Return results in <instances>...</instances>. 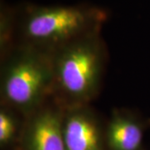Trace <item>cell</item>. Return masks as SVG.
<instances>
[{
    "mask_svg": "<svg viewBox=\"0 0 150 150\" xmlns=\"http://www.w3.org/2000/svg\"><path fill=\"white\" fill-rule=\"evenodd\" d=\"M52 54L25 44H16L0 59V103L24 115L53 98Z\"/></svg>",
    "mask_w": 150,
    "mask_h": 150,
    "instance_id": "3957f363",
    "label": "cell"
},
{
    "mask_svg": "<svg viewBox=\"0 0 150 150\" xmlns=\"http://www.w3.org/2000/svg\"><path fill=\"white\" fill-rule=\"evenodd\" d=\"M105 123L91 104L64 108L62 131L66 150H105Z\"/></svg>",
    "mask_w": 150,
    "mask_h": 150,
    "instance_id": "277c9868",
    "label": "cell"
},
{
    "mask_svg": "<svg viewBox=\"0 0 150 150\" xmlns=\"http://www.w3.org/2000/svg\"><path fill=\"white\" fill-rule=\"evenodd\" d=\"M63 110L52 98L27 115L19 150H66L62 131Z\"/></svg>",
    "mask_w": 150,
    "mask_h": 150,
    "instance_id": "5b68a950",
    "label": "cell"
},
{
    "mask_svg": "<svg viewBox=\"0 0 150 150\" xmlns=\"http://www.w3.org/2000/svg\"><path fill=\"white\" fill-rule=\"evenodd\" d=\"M150 118L126 108H113L105 123V139L108 150H142Z\"/></svg>",
    "mask_w": 150,
    "mask_h": 150,
    "instance_id": "8992f818",
    "label": "cell"
},
{
    "mask_svg": "<svg viewBox=\"0 0 150 150\" xmlns=\"http://www.w3.org/2000/svg\"><path fill=\"white\" fill-rule=\"evenodd\" d=\"M17 6L16 44H25L53 54L68 43L96 31H102L108 11L96 5Z\"/></svg>",
    "mask_w": 150,
    "mask_h": 150,
    "instance_id": "6da1fadb",
    "label": "cell"
},
{
    "mask_svg": "<svg viewBox=\"0 0 150 150\" xmlns=\"http://www.w3.org/2000/svg\"><path fill=\"white\" fill-rule=\"evenodd\" d=\"M53 98L63 108L87 105L96 99L103 84L108 62L102 31L63 46L52 54Z\"/></svg>",
    "mask_w": 150,
    "mask_h": 150,
    "instance_id": "7a4b0ae2",
    "label": "cell"
},
{
    "mask_svg": "<svg viewBox=\"0 0 150 150\" xmlns=\"http://www.w3.org/2000/svg\"><path fill=\"white\" fill-rule=\"evenodd\" d=\"M17 6L1 1L0 7V59L16 45Z\"/></svg>",
    "mask_w": 150,
    "mask_h": 150,
    "instance_id": "ba28073f",
    "label": "cell"
},
{
    "mask_svg": "<svg viewBox=\"0 0 150 150\" xmlns=\"http://www.w3.org/2000/svg\"><path fill=\"white\" fill-rule=\"evenodd\" d=\"M26 115L14 108L0 103V147H18L26 122Z\"/></svg>",
    "mask_w": 150,
    "mask_h": 150,
    "instance_id": "52a82bcc",
    "label": "cell"
}]
</instances>
